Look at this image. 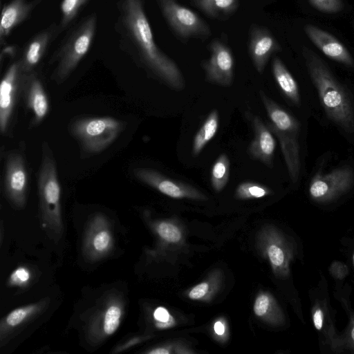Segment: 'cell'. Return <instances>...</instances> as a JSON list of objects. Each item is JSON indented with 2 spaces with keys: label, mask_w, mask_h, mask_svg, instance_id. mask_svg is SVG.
I'll return each mask as SVG.
<instances>
[{
  "label": "cell",
  "mask_w": 354,
  "mask_h": 354,
  "mask_svg": "<svg viewBox=\"0 0 354 354\" xmlns=\"http://www.w3.org/2000/svg\"><path fill=\"white\" fill-rule=\"evenodd\" d=\"M310 79L328 118L347 133L354 132V102L325 62L308 48L303 49Z\"/></svg>",
  "instance_id": "obj_2"
},
{
  "label": "cell",
  "mask_w": 354,
  "mask_h": 354,
  "mask_svg": "<svg viewBox=\"0 0 354 354\" xmlns=\"http://www.w3.org/2000/svg\"><path fill=\"white\" fill-rule=\"evenodd\" d=\"M218 127V112L217 110H212L194 136L192 145V153L194 156H198L215 136Z\"/></svg>",
  "instance_id": "obj_23"
},
{
  "label": "cell",
  "mask_w": 354,
  "mask_h": 354,
  "mask_svg": "<svg viewBox=\"0 0 354 354\" xmlns=\"http://www.w3.org/2000/svg\"><path fill=\"white\" fill-rule=\"evenodd\" d=\"M346 339L348 342V346L354 350V316L353 317L348 330L346 333Z\"/></svg>",
  "instance_id": "obj_38"
},
{
  "label": "cell",
  "mask_w": 354,
  "mask_h": 354,
  "mask_svg": "<svg viewBox=\"0 0 354 354\" xmlns=\"http://www.w3.org/2000/svg\"><path fill=\"white\" fill-rule=\"evenodd\" d=\"M28 172L21 154L10 153L6 160L4 175V188L11 204L21 209L26 204L28 188Z\"/></svg>",
  "instance_id": "obj_12"
},
{
  "label": "cell",
  "mask_w": 354,
  "mask_h": 354,
  "mask_svg": "<svg viewBox=\"0 0 354 354\" xmlns=\"http://www.w3.org/2000/svg\"><path fill=\"white\" fill-rule=\"evenodd\" d=\"M260 97L269 120L266 124L280 143L291 180L296 183L299 178L301 161L299 143L300 124L298 120L285 109L260 91Z\"/></svg>",
  "instance_id": "obj_4"
},
{
  "label": "cell",
  "mask_w": 354,
  "mask_h": 354,
  "mask_svg": "<svg viewBox=\"0 0 354 354\" xmlns=\"http://www.w3.org/2000/svg\"><path fill=\"white\" fill-rule=\"evenodd\" d=\"M354 185V171L349 166L337 167L325 174H317L309 185L310 197L319 203L333 201Z\"/></svg>",
  "instance_id": "obj_9"
},
{
  "label": "cell",
  "mask_w": 354,
  "mask_h": 354,
  "mask_svg": "<svg viewBox=\"0 0 354 354\" xmlns=\"http://www.w3.org/2000/svg\"><path fill=\"white\" fill-rule=\"evenodd\" d=\"M313 319L315 327L318 330H321L324 322V313L322 308H316V309L314 310Z\"/></svg>",
  "instance_id": "obj_35"
},
{
  "label": "cell",
  "mask_w": 354,
  "mask_h": 354,
  "mask_svg": "<svg viewBox=\"0 0 354 354\" xmlns=\"http://www.w3.org/2000/svg\"><path fill=\"white\" fill-rule=\"evenodd\" d=\"M317 10L326 13L339 12L342 8V0H308Z\"/></svg>",
  "instance_id": "obj_31"
},
{
  "label": "cell",
  "mask_w": 354,
  "mask_h": 354,
  "mask_svg": "<svg viewBox=\"0 0 354 354\" xmlns=\"http://www.w3.org/2000/svg\"><path fill=\"white\" fill-rule=\"evenodd\" d=\"M270 193L271 190L263 185L245 181L239 185L235 195L242 199L259 198L269 195Z\"/></svg>",
  "instance_id": "obj_27"
},
{
  "label": "cell",
  "mask_w": 354,
  "mask_h": 354,
  "mask_svg": "<svg viewBox=\"0 0 354 354\" xmlns=\"http://www.w3.org/2000/svg\"><path fill=\"white\" fill-rule=\"evenodd\" d=\"M125 301L120 292L104 294L94 306L85 326L86 337L91 344H99L114 334L120 326Z\"/></svg>",
  "instance_id": "obj_6"
},
{
  "label": "cell",
  "mask_w": 354,
  "mask_h": 354,
  "mask_svg": "<svg viewBox=\"0 0 354 354\" xmlns=\"http://www.w3.org/2000/svg\"><path fill=\"white\" fill-rule=\"evenodd\" d=\"M37 187L41 226L48 237L57 242L64 232L61 213V187L53 153L46 142L42 145Z\"/></svg>",
  "instance_id": "obj_3"
},
{
  "label": "cell",
  "mask_w": 354,
  "mask_h": 354,
  "mask_svg": "<svg viewBox=\"0 0 354 354\" xmlns=\"http://www.w3.org/2000/svg\"><path fill=\"white\" fill-rule=\"evenodd\" d=\"M157 2L167 23L180 37L186 39L209 34L208 26L192 10L174 0H157Z\"/></svg>",
  "instance_id": "obj_10"
},
{
  "label": "cell",
  "mask_w": 354,
  "mask_h": 354,
  "mask_svg": "<svg viewBox=\"0 0 354 354\" xmlns=\"http://www.w3.org/2000/svg\"><path fill=\"white\" fill-rule=\"evenodd\" d=\"M42 0H10L1 9L0 44L5 45L12 30L30 16Z\"/></svg>",
  "instance_id": "obj_19"
},
{
  "label": "cell",
  "mask_w": 354,
  "mask_h": 354,
  "mask_svg": "<svg viewBox=\"0 0 354 354\" xmlns=\"http://www.w3.org/2000/svg\"><path fill=\"white\" fill-rule=\"evenodd\" d=\"M124 124L111 117L83 118L75 120L70 131L88 153L102 152L119 136Z\"/></svg>",
  "instance_id": "obj_7"
},
{
  "label": "cell",
  "mask_w": 354,
  "mask_h": 354,
  "mask_svg": "<svg viewBox=\"0 0 354 354\" xmlns=\"http://www.w3.org/2000/svg\"><path fill=\"white\" fill-rule=\"evenodd\" d=\"M97 17L93 12L71 30L53 53L50 63H55L51 78L62 83L88 53L94 40Z\"/></svg>",
  "instance_id": "obj_5"
},
{
  "label": "cell",
  "mask_w": 354,
  "mask_h": 354,
  "mask_svg": "<svg viewBox=\"0 0 354 354\" xmlns=\"http://www.w3.org/2000/svg\"><path fill=\"white\" fill-rule=\"evenodd\" d=\"M89 0H62L60 4L62 17L59 26L66 29L76 18L80 10Z\"/></svg>",
  "instance_id": "obj_25"
},
{
  "label": "cell",
  "mask_w": 354,
  "mask_h": 354,
  "mask_svg": "<svg viewBox=\"0 0 354 354\" xmlns=\"http://www.w3.org/2000/svg\"><path fill=\"white\" fill-rule=\"evenodd\" d=\"M141 341V339L140 337H133L131 339H128L127 342L123 343L122 344L119 345L117 346L115 350L114 353H120L122 351H124L127 350V348L138 344Z\"/></svg>",
  "instance_id": "obj_37"
},
{
  "label": "cell",
  "mask_w": 354,
  "mask_h": 354,
  "mask_svg": "<svg viewBox=\"0 0 354 354\" xmlns=\"http://www.w3.org/2000/svg\"><path fill=\"white\" fill-rule=\"evenodd\" d=\"M353 262H354V255H353Z\"/></svg>",
  "instance_id": "obj_42"
},
{
  "label": "cell",
  "mask_w": 354,
  "mask_h": 354,
  "mask_svg": "<svg viewBox=\"0 0 354 354\" xmlns=\"http://www.w3.org/2000/svg\"><path fill=\"white\" fill-rule=\"evenodd\" d=\"M134 176L141 182L171 198H205V196L192 186L167 178L151 169L137 168L134 170Z\"/></svg>",
  "instance_id": "obj_13"
},
{
  "label": "cell",
  "mask_w": 354,
  "mask_h": 354,
  "mask_svg": "<svg viewBox=\"0 0 354 354\" xmlns=\"http://www.w3.org/2000/svg\"><path fill=\"white\" fill-rule=\"evenodd\" d=\"M19 59L12 62L3 75L0 85V130L7 131L24 75Z\"/></svg>",
  "instance_id": "obj_11"
},
{
  "label": "cell",
  "mask_w": 354,
  "mask_h": 354,
  "mask_svg": "<svg viewBox=\"0 0 354 354\" xmlns=\"http://www.w3.org/2000/svg\"><path fill=\"white\" fill-rule=\"evenodd\" d=\"M153 317L156 321L159 322H167L171 316L165 308L158 307L155 310Z\"/></svg>",
  "instance_id": "obj_36"
},
{
  "label": "cell",
  "mask_w": 354,
  "mask_h": 354,
  "mask_svg": "<svg viewBox=\"0 0 354 354\" xmlns=\"http://www.w3.org/2000/svg\"><path fill=\"white\" fill-rule=\"evenodd\" d=\"M208 288V284L205 282H203L192 289L189 293V297L192 299H199L205 295Z\"/></svg>",
  "instance_id": "obj_33"
},
{
  "label": "cell",
  "mask_w": 354,
  "mask_h": 354,
  "mask_svg": "<svg viewBox=\"0 0 354 354\" xmlns=\"http://www.w3.org/2000/svg\"><path fill=\"white\" fill-rule=\"evenodd\" d=\"M234 58L230 50L216 41L211 45V55L204 64L206 80L221 86H230L233 82Z\"/></svg>",
  "instance_id": "obj_14"
},
{
  "label": "cell",
  "mask_w": 354,
  "mask_h": 354,
  "mask_svg": "<svg viewBox=\"0 0 354 354\" xmlns=\"http://www.w3.org/2000/svg\"><path fill=\"white\" fill-rule=\"evenodd\" d=\"M21 91L26 106L33 115L32 125H37L48 113L49 101L40 79L33 71L24 73Z\"/></svg>",
  "instance_id": "obj_16"
},
{
  "label": "cell",
  "mask_w": 354,
  "mask_h": 354,
  "mask_svg": "<svg viewBox=\"0 0 354 354\" xmlns=\"http://www.w3.org/2000/svg\"><path fill=\"white\" fill-rule=\"evenodd\" d=\"M114 239L108 218L102 214L91 218L85 230L82 254L89 262L98 261L107 257L113 248Z\"/></svg>",
  "instance_id": "obj_8"
},
{
  "label": "cell",
  "mask_w": 354,
  "mask_h": 354,
  "mask_svg": "<svg viewBox=\"0 0 354 354\" xmlns=\"http://www.w3.org/2000/svg\"><path fill=\"white\" fill-rule=\"evenodd\" d=\"M230 173V162L225 153H221L214 162L210 175L211 184L214 189L221 192L227 185Z\"/></svg>",
  "instance_id": "obj_24"
},
{
  "label": "cell",
  "mask_w": 354,
  "mask_h": 354,
  "mask_svg": "<svg viewBox=\"0 0 354 354\" xmlns=\"http://www.w3.org/2000/svg\"><path fill=\"white\" fill-rule=\"evenodd\" d=\"M268 254L271 263L281 270L283 274L288 273V262L292 257V252L288 249L277 244H271L268 248Z\"/></svg>",
  "instance_id": "obj_26"
},
{
  "label": "cell",
  "mask_w": 354,
  "mask_h": 354,
  "mask_svg": "<svg viewBox=\"0 0 354 354\" xmlns=\"http://www.w3.org/2000/svg\"><path fill=\"white\" fill-rule=\"evenodd\" d=\"M173 324H174V319L171 317H170V318L167 322H158V323L156 324V326L158 328H165L171 326V325H173Z\"/></svg>",
  "instance_id": "obj_41"
},
{
  "label": "cell",
  "mask_w": 354,
  "mask_h": 354,
  "mask_svg": "<svg viewBox=\"0 0 354 354\" xmlns=\"http://www.w3.org/2000/svg\"><path fill=\"white\" fill-rule=\"evenodd\" d=\"M30 270L25 266L17 268L8 279V284L12 286H25L30 279Z\"/></svg>",
  "instance_id": "obj_30"
},
{
  "label": "cell",
  "mask_w": 354,
  "mask_h": 354,
  "mask_svg": "<svg viewBox=\"0 0 354 354\" xmlns=\"http://www.w3.org/2000/svg\"><path fill=\"white\" fill-rule=\"evenodd\" d=\"M62 31L59 24H52L34 35L24 46L19 59L24 73H30L39 64L48 47Z\"/></svg>",
  "instance_id": "obj_15"
},
{
  "label": "cell",
  "mask_w": 354,
  "mask_h": 354,
  "mask_svg": "<svg viewBox=\"0 0 354 354\" xmlns=\"http://www.w3.org/2000/svg\"><path fill=\"white\" fill-rule=\"evenodd\" d=\"M170 351L166 348H157L147 352L149 354H168Z\"/></svg>",
  "instance_id": "obj_40"
},
{
  "label": "cell",
  "mask_w": 354,
  "mask_h": 354,
  "mask_svg": "<svg viewBox=\"0 0 354 354\" xmlns=\"http://www.w3.org/2000/svg\"><path fill=\"white\" fill-rule=\"evenodd\" d=\"M117 9L115 30L120 48L169 86L183 88L180 69L155 43L143 0H119Z\"/></svg>",
  "instance_id": "obj_1"
},
{
  "label": "cell",
  "mask_w": 354,
  "mask_h": 354,
  "mask_svg": "<svg viewBox=\"0 0 354 354\" xmlns=\"http://www.w3.org/2000/svg\"><path fill=\"white\" fill-rule=\"evenodd\" d=\"M157 232L162 239L169 242H178L181 239V234L178 228L169 223H159Z\"/></svg>",
  "instance_id": "obj_29"
},
{
  "label": "cell",
  "mask_w": 354,
  "mask_h": 354,
  "mask_svg": "<svg viewBox=\"0 0 354 354\" xmlns=\"http://www.w3.org/2000/svg\"><path fill=\"white\" fill-rule=\"evenodd\" d=\"M270 304V298L268 295L264 294L259 295L254 305L255 314L259 317L264 315L268 310Z\"/></svg>",
  "instance_id": "obj_32"
},
{
  "label": "cell",
  "mask_w": 354,
  "mask_h": 354,
  "mask_svg": "<svg viewBox=\"0 0 354 354\" xmlns=\"http://www.w3.org/2000/svg\"><path fill=\"white\" fill-rule=\"evenodd\" d=\"M331 270L333 275L339 279L343 278L347 273V268L339 262L332 265Z\"/></svg>",
  "instance_id": "obj_34"
},
{
  "label": "cell",
  "mask_w": 354,
  "mask_h": 354,
  "mask_svg": "<svg viewBox=\"0 0 354 354\" xmlns=\"http://www.w3.org/2000/svg\"><path fill=\"white\" fill-rule=\"evenodd\" d=\"M48 299L22 306L7 314L0 322V342L3 346L9 337L39 315L47 306Z\"/></svg>",
  "instance_id": "obj_20"
},
{
  "label": "cell",
  "mask_w": 354,
  "mask_h": 354,
  "mask_svg": "<svg viewBox=\"0 0 354 354\" xmlns=\"http://www.w3.org/2000/svg\"><path fill=\"white\" fill-rule=\"evenodd\" d=\"M278 48L274 37L266 30H258L252 35L250 52L257 71L261 73L271 54Z\"/></svg>",
  "instance_id": "obj_21"
},
{
  "label": "cell",
  "mask_w": 354,
  "mask_h": 354,
  "mask_svg": "<svg viewBox=\"0 0 354 354\" xmlns=\"http://www.w3.org/2000/svg\"><path fill=\"white\" fill-rule=\"evenodd\" d=\"M236 0H198V6L206 13L214 15L218 12H229L235 7Z\"/></svg>",
  "instance_id": "obj_28"
},
{
  "label": "cell",
  "mask_w": 354,
  "mask_h": 354,
  "mask_svg": "<svg viewBox=\"0 0 354 354\" xmlns=\"http://www.w3.org/2000/svg\"><path fill=\"white\" fill-rule=\"evenodd\" d=\"M251 120L254 136L249 145L248 153L252 158L272 168L276 147L273 133L259 116L253 115Z\"/></svg>",
  "instance_id": "obj_18"
},
{
  "label": "cell",
  "mask_w": 354,
  "mask_h": 354,
  "mask_svg": "<svg viewBox=\"0 0 354 354\" xmlns=\"http://www.w3.org/2000/svg\"><path fill=\"white\" fill-rule=\"evenodd\" d=\"M272 73L281 92L294 104H299L298 84L282 61L275 57L272 61Z\"/></svg>",
  "instance_id": "obj_22"
},
{
  "label": "cell",
  "mask_w": 354,
  "mask_h": 354,
  "mask_svg": "<svg viewBox=\"0 0 354 354\" xmlns=\"http://www.w3.org/2000/svg\"><path fill=\"white\" fill-rule=\"evenodd\" d=\"M304 31L313 44L326 57L347 66H354L353 58L348 50L332 34L312 24L306 25Z\"/></svg>",
  "instance_id": "obj_17"
},
{
  "label": "cell",
  "mask_w": 354,
  "mask_h": 354,
  "mask_svg": "<svg viewBox=\"0 0 354 354\" xmlns=\"http://www.w3.org/2000/svg\"><path fill=\"white\" fill-rule=\"evenodd\" d=\"M214 331L218 335H223L225 332V326L220 321L216 322L214 326Z\"/></svg>",
  "instance_id": "obj_39"
}]
</instances>
